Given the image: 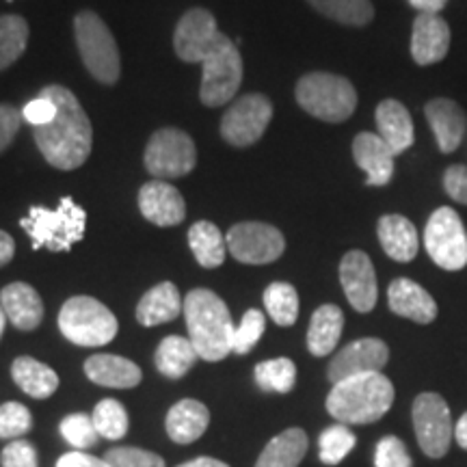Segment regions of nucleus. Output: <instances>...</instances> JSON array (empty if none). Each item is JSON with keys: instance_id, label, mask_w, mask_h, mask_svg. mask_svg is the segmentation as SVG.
Here are the masks:
<instances>
[{"instance_id": "47", "label": "nucleus", "mask_w": 467, "mask_h": 467, "mask_svg": "<svg viewBox=\"0 0 467 467\" xmlns=\"http://www.w3.org/2000/svg\"><path fill=\"white\" fill-rule=\"evenodd\" d=\"M22 126V110L11 104H0V154L9 148Z\"/></svg>"}, {"instance_id": "53", "label": "nucleus", "mask_w": 467, "mask_h": 467, "mask_svg": "<svg viewBox=\"0 0 467 467\" xmlns=\"http://www.w3.org/2000/svg\"><path fill=\"white\" fill-rule=\"evenodd\" d=\"M5 327H7V314H5V309L0 307V337L5 334Z\"/></svg>"}, {"instance_id": "49", "label": "nucleus", "mask_w": 467, "mask_h": 467, "mask_svg": "<svg viewBox=\"0 0 467 467\" xmlns=\"http://www.w3.org/2000/svg\"><path fill=\"white\" fill-rule=\"evenodd\" d=\"M16 255V241L7 232L0 230V266L9 265Z\"/></svg>"}, {"instance_id": "5", "label": "nucleus", "mask_w": 467, "mask_h": 467, "mask_svg": "<svg viewBox=\"0 0 467 467\" xmlns=\"http://www.w3.org/2000/svg\"><path fill=\"white\" fill-rule=\"evenodd\" d=\"M296 102L307 115L327 124H342L358 109V91L344 76L329 72L306 74L296 83Z\"/></svg>"}, {"instance_id": "35", "label": "nucleus", "mask_w": 467, "mask_h": 467, "mask_svg": "<svg viewBox=\"0 0 467 467\" xmlns=\"http://www.w3.org/2000/svg\"><path fill=\"white\" fill-rule=\"evenodd\" d=\"M255 383L262 392H275V394H288L292 392L296 383V366L295 361L288 358H277L260 361L254 370Z\"/></svg>"}, {"instance_id": "13", "label": "nucleus", "mask_w": 467, "mask_h": 467, "mask_svg": "<svg viewBox=\"0 0 467 467\" xmlns=\"http://www.w3.org/2000/svg\"><path fill=\"white\" fill-rule=\"evenodd\" d=\"M227 251L243 265H271L282 258L285 249L284 234L275 225L244 221L225 234Z\"/></svg>"}, {"instance_id": "43", "label": "nucleus", "mask_w": 467, "mask_h": 467, "mask_svg": "<svg viewBox=\"0 0 467 467\" xmlns=\"http://www.w3.org/2000/svg\"><path fill=\"white\" fill-rule=\"evenodd\" d=\"M375 467H413V461L409 457L405 441L394 435L383 437L377 443Z\"/></svg>"}, {"instance_id": "24", "label": "nucleus", "mask_w": 467, "mask_h": 467, "mask_svg": "<svg viewBox=\"0 0 467 467\" xmlns=\"http://www.w3.org/2000/svg\"><path fill=\"white\" fill-rule=\"evenodd\" d=\"M377 236L383 251L392 260L402 262V265L416 260L420 251V234L407 217H402V214H383L379 219Z\"/></svg>"}, {"instance_id": "20", "label": "nucleus", "mask_w": 467, "mask_h": 467, "mask_svg": "<svg viewBox=\"0 0 467 467\" xmlns=\"http://www.w3.org/2000/svg\"><path fill=\"white\" fill-rule=\"evenodd\" d=\"M353 159L366 171L368 186H385L394 178V151L377 132H359L353 139Z\"/></svg>"}, {"instance_id": "41", "label": "nucleus", "mask_w": 467, "mask_h": 467, "mask_svg": "<svg viewBox=\"0 0 467 467\" xmlns=\"http://www.w3.org/2000/svg\"><path fill=\"white\" fill-rule=\"evenodd\" d=\"M61 435L69 446L74 448H89L98 441V431L96 424H93V418L87 416V413H72L61 422Z\"/></svg>"}, {"instance_id": "38", "label": "nucleus", "mask_w": 467, "mask_h": 467, "mask_svg": "<svg viewBox=\"0 0 467 467\" xmlns=\"http://www.w3.org/2000/svg\"><path fill=\"white\" fill-rule=\"evenodd\" d=\"M355 443H358V437L350 433L347 424H334L325 429L323 435H320L318 457L325 465H337L348 457Z\"/></svg>"}, {"instance_id": "46", "label": "nucleus", "mask_w": 467, "mask_h": 467, "mask_svg": "<svg viewBox=\"0 0 467 467\" xmlns=\"http://www.w3.org/2000/svg\"><path fill=\"white\" fill-rule=\"evenodd\" d=\"M443 191L452 202L467 206V167L451 165L443 171Z\"/></svg>"}, {"instance_id": "6", "label": "nucleus", "mask_w": 467, "mask_h": 467, "mask_svg": "<svg viewBox=\"0 0 467 467\" xmlns=\"http://www.w3.org/2000/svg\"><path fill=\"white\" fill-rule=\"evenodd\" d=\"M74 37L80 58L93 78L104 85H115L121 74L119 48L107 22L89 9L78 11L74 17Z\"/></svg>"}, {"instance_id": "40", "label": "nucleus", "mask_w": 467, "mask_h": 467, "mask_svg": "<svg viewBox=\"0 0 467 467\" xmlns=\"http://www.w3.org/2000/svg\"><path fill=\"white\" fill-rule=\"evenodd\" d=\"M33 426L31 411L22 402H5L0 405V440H17L28 433Z\"/></svg>"}, {"instance_id": "33", "label": "nucleus", "mask_w": 467, "mask_h": 467, "mask_svg": "<svg viewBox=\"0 0 467 467\" xmlns=\"http://www.w3.org/2000/svg\"><path fill=\"white\" fill-rule=\"evenodd\" d=\"M318 14L347 26H366L375 17L370 0H307Z\"/></svg>"}, {"instance_id": "34", "label": "nucleus", "mask_w": 467, "mask_h": 467, "mask_svg": "<svg viewBox=\"0 0 467 467\" xmlns=\"http://www.w3.org/2000/svg\"><path fill=\"white\" fill-rule=\"evenodd\" d=\"M28 22L22 16H0V72L25 55L28 44Z\"/></svg>"}, {"instance_id": "42", "label": "nucleus", "mask_w": 467, "mask_h": 467, "mask_svg": "<svg viewBox=\"0 0 467 467\" xmlns=\"http://www.w3.org/2000/svg\"><path fill=\"white\" fill-rule=\"evenodd\" d=\"M104 461H109L110 467H165V461L159 454L132 446L110 448Z\"/></svg>"}, {"instance_id": "48", "label": "nucleus", "mask_w": 467, "mask_h": 467, "mask_svg": "<svg viewBox=\"0 0 467 467\" xmlns=\"http://www.w3.org/2000/svg\"><path fill=\"white\" fill-rule=\"evenodd\" d=\"M57 467H110V463L104 459L91 457V454L74 451V452L63 454V457L57 461Z\"/></svg>"}, {"instance_id": "23", "label": "nucleus", "mask_w": 467, "mask_h": 467, "mask_svg": "<svg viewBox=\"0 0 467 467\" xmlns=\"http://www.w3.org/2000/svg\"><path fill=\"white\" fill-rule=\"evenodd\" d=\"M379 137L389 145L394 156L405 154V151L416 143V128H413V119L409 115L407 107L394 98L383 100L377 107L375 113Z\"/></svg>"}, {"instance_id": "39", "label": "nucleus", "mask_w": 467, "mask_h": 467, "mask_svg": "<svg viewBox=\"0 0 467 467\" xmlns=\"http://www.w3.org/2000/svg\"><path fill=\"white\" fill-rule=\"evenodd\" d=\"M266 329V317L260 309H247L241 320V325L234 331V347L232 353L236 355H247L255 344L260 342L262 334Z\"/></svg>"}, {"instance_id": "4", "label": "nucleus", "mask_w": 467, "mask_h": 467, "mask_svg": "<svg viewBox=\"0 0 467 467\" xmlns=\"http://www.w3.org/2000/svg\"><path fill=\"white\" fill-rule=\"evenodd\" d=\"M20 227L31 236L33 249L46 247L48 251H69L83 241L87 227V213L72 197H63L57 210L33 206Z\"/></svg>"}, {"instance_id": "19", "label": "nucleus", "mask_w": 467, "mask_h": 467, "mask_svg": "<svg viewBox=\"0 0 467 467\" xmlns=\"http://www.w3.org/2000/svg\"><path fill=\"white\" fill-rule=\"evenodd\" d=\"M139 210L150 223L159 227L180 225L186 217L184 197L165 180H154L139 191Z\"/></svg>"}, {"instance_id": "1", "label": "nucleus", "mask_w": 467, "mask_h": 467, "mask_svg": "<svg viewBox=\"0 0 467 467\" xmlns=\"http://www.w3.org/2000/svg\"><path fill=\"white\" fill-rule=\"evenodd\" d=\"M57 104V115L50 124L33 128L35 143L52 167L72 171L89 159L93 128L78 98L67 87L48 85L42 89Z\"/></svg>"}, {"instance_id": "51", "label": "nucleus", "mask_w": 467, "mask_h": 467, "mask_svg": "<svg viewBox=\"0 0 467 467\" xmlns=\"http://www.w3.org/2000/svg\"><path fill=\"white\" fill-rule=\"evenodd\" d=\"M454 440H457L463 451H467V411L461 416L457 426H454Z\"/></svg>"}, {"instance_id": "12", "label": "nucleus", "mask_w": 467, "mask_h": 467, "mask_svg": "<svg viewBox=\"0 0 467 467\" xmlns=\"http://www.w3.org/2000/svg\"><path fill=\"white\" fill-rule=\"evenodd\" d=\"M273 119V104L262 93H247L232 102L221 119V137L234 148L258 143Z\"/></svg>"}, {"instance_id": "18", "label": "nucleus", "mask_w": 467, "mask_h": 467, "mask_svg": "<svg viewBox=\"0 0 467 467\" xmlns=\"http://www.w3.org/2000/svg\"><path fill=\"white\" fill-rule=\"evenodd\" d=\"M426 121L441 154H454L467 134V113L451 98H433L424 107Z\"/></svg>"}, {"instance_id": "32", "label": "nucleus", "mask_w": 467, "mask_h": 467, "mask_svg": "<svg viewBox=\"0 0 467 467\" xmlns=\"http://www.w3.org/2000/svg\"><path fill=\"white\" fill-rule=\"evenodd\" d=\"M189 244L197 265L203 268H217L225 262L227 243L221 230L210 221H197L189 230Z\"/></svg>"}, {"instance_id": "37", "label": "nucleus", "mask_w": 467, "mask_h": 467, "mask_svg": "<svg viewBox=\"0 0 467 467\" xmlns=\"http://www.w3.org/2000/svg\"><path fill=\"white\" fill-rule=\"evenodd\" d=\"M91 418H93V424H96L98 435L110 441L121 440V437L128 433V426H130L124 405L113 399L98 402L96 409H93Z\"/></svg>"}, {"instance_id": "26", "label": "nucleus", "mask_w": 467, "mask_h": 467, "mask_svg": "<svg viewBox=\"0 0 467 467\" xmlns=\"http://www.w3.org/2000/svg\"><path fill=\"white\" fill-rule=\"evenodd\" d=\"M210 424L208 407L200 400L184 399L169 409L165 429L175 443H192L206 433Z\"/></svg>"}, {"instance_id": "10", "label": "nucleus", "mask_w": 467, "mask_h": 467, "mask_svg": "<svg viewBox=\"0 0 467 467\" xmlns=\"http://www.w3.org/2000/svg\"><path fill=\"white\" fill-rule=\"evenodd\" d=\"M145 169L156 180H173L191 173L197 162L195 143L178 128H162L151 134L145 148Z\"/></svg>"}, {"instance_id": "7", "label": "nucleus", "mask_w": 467, "mask_h": 467, "mask_svg": "<svg viewBox=\"0 0 467 467\" xmlns=\"http://www.w3.org/2000/svg\"><path fill=\"white\" fill-rule=\"evenodd\" d=\"M58 329L78 347H104L115 340L119 323L115 314L93 296H72L58 312Z\"/></svg>"}, {"instance_id": "17", "label": "nucleus", "mask_w": 467, "mask_h": 467, "mask_svg": "<svg viewBox=\"0 0 467 467\" xmlns=\"http://www.w3.org/2000/svg\"><path fill=\"white\" fill-rule=\"evenodd\" d=\"M451 26L440 14H418L411 26V50L418 66H435L443 61L451 50Z\"/></svg>"}, {"instance_id": "25", "label": "nucleus", "mask_w": 467, "mask_h": 467, "mask_svg": "<svg viewBox=\"0 0 467 467\" xmlns=\"http://www.w3.org/2000/svg\"><path fill=\"white\" fill-rule=\"evenodd\" d=\"M85 375L96 385L113 389L137 388L143 379L141 368L119 355H93L85 361Z\"/></svg>"}, {"instance_id": "45", "label": "nucleus", "mask_w": 467, "mask_h": 467, "mask_svg": "<svg viewBox=\"0 0 467 467\" xmlns=\"http://www.w3.org/2000/svg\"><path fill=\"white\" fill-rule=\"evenodd\" d=\"M55 115H57V104L52 102L44 91H39V96L22 109V119H25L26 124H31L33 128H42L46 124H50V121L55 119Z\"/></svg>"}, {"instance_id": "27", "label": "nucleus", "mask_w": 467, "mask_h": 467, "mask_svg": "<svg viewBox=\"0 0 467 467\" xmlns=\"http://www.w3.org/2000/svg\"><path fill=\"white\" fill-rule=\"evenodd\" d=\"M344 331V314L342 309L327 303L320 306L317 312L312 314L307 329V348L314 358H327L331 355L340 342Z\"/></svg>"}, {"instance_id": "30", "label": "nucleus", "mask_w": 467, "mask_h": 467, "mask_svg": "<svg viewBox=\"0 0 467 467\" xmlns=\"http://www.w3.org/2000/svg\"><path fill=\"white\" fill-rule=\"evenodd\" d=\"M11 377L22 392L39 400L48 399L58 388L57 372L33 358H17L11 366Z\"/></svg>"}, {"instance_id": "52", "label": "nucleus", "mask_w": 467, "mask_h": 467, "mask_svg": "<svg viewBox=\"0 0 467 467\" xmlns=\"http://www.w3.org/2000/svg\"><path fill=\"white\" fill-rule=\"evenodd\" d=\"M178 467H230L223 461H217V459H210V457H200V459H192L189 463H182Z\"/></svg>"}, {"instance_id": "3", "label": "nucleus", "mask_w": 467, "mask_h": 467, "mask_svg": "<svg viewBox=\"0 0 467 467\" xmlns=\"http://www.w3.org/2000/svg\"><path fill=\"white\" fill-rule=\"evenodd\" d=\"M394 385L381 372L344 379L327 396V411L340 424H372L389 411Z\"/></svg>"}, {"instance_id": "14", "label": "nucleus", "mask_w": 467, "mask_h": 467, "mask_svg": "<svg viewBox=\"0 0 467 467\" xmlns=\"http://www.w3.org/2000/svg\"><path fill=\"white\" fill-rule=\"evenodd\" d=\"M221 37L217 20L208 9H189L180 17L173 33V48L186 63H202Z\"/></svg>"}, {"instance_id": "15", "label": "nucleus", "mask_w": 467, "mask_h": 467, "mask_svg": "<svg viewBox=\"0 0 467 467\" xmlns=\"http://www.w3.org/2000/svg\"><path fill=\"white\" fill-rule=\"evenodd\" d=\"M389 361L388 344L379 337H361L344 347L340 353L331 359L327 368V379L331 383H340L344 379L381 372Z\"/></svg>"}, {"instance_id": "8", "label": "nucleus", "mask_w": 467, "mask_h": 467, "mask_svg": "<svg viewBox=\"0 0 467 467\" xmlns=\"http://www.w3.org/2000/svg\"><path fill=\"white\" fill-rule=\"evenodd\" d=\"M200 98L206 107H223L236 98L243 83V58L238 46L227 35L221 33L217 46L202 61Z\"/></svg>"}, {"instance_id": "9", "label": "nucleus", "mask_w": 467, "mask_h": 467, "mask_svg": "<svg viewBox=\"0 0 467 467\" xmlns=\"http://www.w3.org/2000/svg\"><path fill=\"white\" fill-rule=\"evenodd\" d=\"M424 247L429 258L443 271H461L467 265V232L457 210L441 206L424 227Z\"/></svg>"}, {"instance_id": "29", "label": "nucleus", "mask_w": 467, "mask_h": 467, "mask_svg": "<svg viewBox=\"0 0 467 467\" xmlns=\"http://www.w3.org/2000/svg\"><path fill=\"white\" fill-rule=\"evenodd\" d=\"M307 454V435L303 429H288L266 443L255 467H299Z\"/></svg>"}, {"instance_id": "36", "label": "nucleus", "mask_w": 467, "mask_h": 467, "mask_svg": "<svg viewBox=\"0 0 467 467\" xmlns=\"http://www.w3.org/2000/svg\"><path fill=\"white\" fill-rule=\"evenodd\" d=\"M265 307L273 323L279 327H292L299 318V295L295 285L275 282L265 290Z\"/></svg>"}, {"instance_id": "2", "label": "nucleus", "mask_w": 467, "mask_h": 467, "mask_svg": "<svg viewBox=\"0 0 467 467\" xmlns=\"http://www.w3.org/2000/svg\"><path fill=\"white\" fill-rule=\"evenodd\" d=\"M184 318L189 340L202 359L221 361L232 353L236 327L219 295L206 288L191 290L184 299Z\"/></svg>"}, {"instance_id": "11", "label": "nucleus", "mask_w": 467, "mask_h": 467, "mask_svg": "<svg viewBox=\"0 0 467 467\" xmlns=\"http://www.w3.org/2000/svg\"><path fill=\"white\" fill-rule=\"evenodd\" d=\"M413 429L426 457L441 459L454 437L452 416L448 402L435 392H422L411 407Z\"/></svg>"}, {"instance_id": "44", "label": "nucleus", "mask_w": 467, "mask_h": 467, "mask_svg": "<svg viewBox=\"0 0 467 467\" xmlns=\"http://www.w3.org/2000/svg\"><path fill=\"white\" fill-rule=\"evenodd\" d=\"M0 465L3 467H37V451L33 443L25 440H14L9 446L3 448L0 454Z\"/></svg>"}, {"instance_id": "22", "label": "nucleus", "mask_w": 467, "mask_h": 467, "mask_svg": "<svg viewBox=\"0 0 467 467\" xmlns=\"http://www.w3.org/2000/svg\"><path fill=\"white\" fill-rule=\"evenodd\" d=\"M0 307L7 314L9 323L20 331L37 329L44 320L42 296L25 282H14L0 290Z\"/></svg>"}, {"instance_id": "21", "label": "nucleus", "mask_w": 467, "mask_h": 467, "mask_svg": "<svg viewBox=\"0 0 467 467\" xmlns=\"http://www.w3.org/2000/svg\"><path fill=\"white\" fill-rule=\"evenodd\" d=\"M388 306L396 317L413 320L418 325H431L437 318V303L431 292L407 277H399L389 284Z\"/></svg>"}, {"instance_id": "50", "label": "nucleus", "mask_w": 467, "mask_h": 467, "mask_svg": "<svg viewBox=\"0 0 467 467\" xmlns=\"http://www.w3.org/2000/svg\"><path fill=\"white\" fill-rule=\"evenodd\" d=\"M409 5L418 9L420 14H440L448 5V0H409Z\"/></svg>"}, {"instance_id": "31", "label": "nucleus", "mask_w": 467, "mask_h": 467, "mask_svg": "<svg viewBox=\"0 0 467 467\" xmlns=\"http://www.w3.org/2000/svg\"><path fill=\"white\" fill-rule=\"evenodd\" d=\"M200 359L195 347L189 337L182 336H169L159 344L156 348L154 361L156 368H159L161 375L167 379H182L186 372L195 366V361Z\"/></svg>"}, {"instance_id": "28", "label": "nucleus", "mask_w": 467, "mask_h": 467, "mask_svg": "<svg viewBox=\"0 0 467 467\" xmlns=\"http://www.w3.org/2000/svg\"><path fill=\"white\" fill-rule=\"evenodd\" d=\"M182 312V296L171 282H162L150 288L137 306V320L143 327L171 323Z\"/></svg>"}, {"instance_id": "16", "label": "nucleus", "mask_w": 467, "mask_h": 467, "mask_svg": "<svg viewBox=\"0 0 467 467\" xmlns=\"http://www.w3.org/2000/svg\"><path fill=\"white\" fill-rule=\"evenodd\" d=\"M340 284L355 312L368 314L375 309L379 299L377 273L364 251L353 249L344 254L340 262Z\"/></svg>"}]
</instances>
